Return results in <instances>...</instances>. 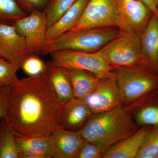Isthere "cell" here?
<instances>
[{
	"mask_svg": "<svg viewBox=\"0 0 158 158\" xmlns=\"http://www.w3.org/2000/svg\"><path fill=\"white\" fill-rule=\"evenodd\" d=\"M141 65L158 72V19L153 15L140 35Z\"/></svg>",
	"mask_w": 158,
	"mask_h": 158,
	"instance_id": "cell-12",
	"label": "cell"
},
{
	"mask_svg": "<svg viewBox=\"0 0 158 158\" xmlns=\"http://www.w3.org/2000/svg\"><path fill=\"white\" fill-rule=\"evenodd\" d=\"M96 52L116 68L141 65L140 35L121 31Z\"/></svg>",
	"mask_w": 158,
	"mask_h": 158,
	"instance_id": "cell-5",
	"label": "cell"
},
{
	"mask_svg": "<svg viewBox=\"0 0 158 158\" xmlns=\"http://www.w3.org/2000/svg\"><path fill=\"white\" fill-rule=\"evenodd\" d=\"M106 151L98 144L85 141L77 158H102Z\"/></svg>",
	"mask_w": 158,
	"mask_h": 158,
	"instance_id": "cell-27",
	"label": "cell"
},
{
	"mask_svg": "<svg viewBox=\"0 0 158 158\" xmlns=\"http://www.w3.org/2000/svg\"><path fill=\"white\" fill-rule=\"evenodd\" d=\"M136 158H158V126L149 131Z\"/></svg>",
	"mask_w": 158,
	"mask_h": 158,
	"instance_id": "cell-23",
	"label": "cell"
},
{
	"mask_svg": "<svg viewBox=\"0 0 158 158\" xmlns=\"http://www.w3.org/2000/svg\"><path fill=\"white\" fill-rule=\"evenodd\" d=\"M22 9L27 14L35 10L44 11L49 0H15Z\"/></svg>",
	"mask_w": 158,
	"mask_h": 158,
	"instance_id": "cell-28",
	"label": "cell"
},
{
	"mask_svg": "<svg viewBox=\"0 0 158 158\" xmlns=\"http://www.w3.org/2000/svg\"><path fill=\"white\" fill-rule=\"evenodd\" d=\"M77 0H49L44 10L48 28L55 23Z\"/></svg>",
	"mask_w": 158,
	"mask_h": 158,
	"instance_id": "cell-22",
	"label": "cell"
},
{
	"mask_svg": "<svg viewBox=\"0 0 158 158\" xmlns=\"http://www.w3.org/2000/svg\"><path fill=\"white\" fill-rule=\"evenodd\" d=\"M157 5L158 6V0H157Z\"/></svg>",
	"mask_w": 158,
	"mask_h": 158,
	"instance_id": "cell-32",
	"label": "cell"
},
{
	"mask_svg": "<svg viewBox=\"0 0 158 158\" xmlns=\"http://www.w3.org/2000/svg\"><path fill=\"white\" fill-rule=\"evenodd\" d=\"M113 73L126 103L158 90V75L144 65L117 67Z\"/></svg>",
	"mask_w": 158,
	"mask_h": 158,
	"instance_id": "cell-4",
	"label": "cell"
},
{
	"mask_svg": "<svg viewBox=\"0 0 158 158\" xmlns=\"http://www.w3.org/2000/svg\"><path fill=\"white\" fill-rule=\"evenodd\" d=\"M0 158H19L15 135L5 118H0Z\"/></svg>",
	"mask_w": 158,
	"mask_h": 158,
	"instance_id": "cell-20",
	"label": "cell"
},
{
	"mask_svg": "<svg viewBox=\"0 0 158 158\" xmlns=\"http://www.w3.org/2000/svg\"><path fill=\"white\" fill-rule=\"evenodd\" d=\"M24 37L13 26L0 24V58L16 64L21 68L23 62L31 55Z\"/></svg>",
	"mask_w": 158,
	"mask_h": 158,
	"instance_id": "cell-11",
	"label": "cell"
},
{
	"mask_svg": "<svg viewBox=\"0 0 158 158\" xmlns=\"http://www.w3.org/2000/svg\"><path fill=\"white\" fill-rule=\"evenodd\" d=\"M92 114L85 101L74 98L62 105L59 127L68 131H79Z\"/></svg>",
	"mask_w": 158,
	"mask_h": 158,
	"instance_id": "cell-15",
	"label": "cell"
},
{
	"mask_svg": "<svg viewBox=\"0 0 158 158\" xmlns=\"http://www.w3.org/2000/svg\"><path fill=\"white\" fill-rule=\"evenodd\" d=\"M85 101L93 114L120 107L125 103L114 75L101 79L96 88Z\"/></svg>",
	"mask_w": 158,
	"mask_h": 158,
	"instance_id": "cell-9",
	"label": "cell"
},
{
	"mask_svg": "<svg viewBox=\"0 0 158 158\" xmlns=\"http://www.w3.org/2000/svg\"><path fill=\"white\" fill-rule=\"evenodd\" d=\"M51 64L69 69H82L94 74L100 79L112 76L116 68L110 65L97 52L63 50L49 54Z\"/></svg>",
	"mask_w": 158,
	"mask_h": 158,
	"instance_id": "cell-6",
	"label": "cell"
},
{
	"mask_svg": "<svg viewBox=\"0 0 158 158\" xmlns=\"http://www.w3.org/2000/svg\"><path fill=\"white\" fill-rule=\"evenodd\" d=\"M43 74L60 104H65L74 98L72 85L66 69L55 66L49 62L46 64Z\"/></svg>",
	"mask_w": 158,
	"mask_h": 158,
	"instance_id": "cell-14",
	"label": "cell"
},
{
	"mask_svg": "<svg viewBox=\"0 0 158 158\" xmlns=\"http://www.w3.org/2000/svg\"><path fill=\"white\" fill-rule=\"evenodd\" d=\"M17 147L26 148L45 156L46 158H57L56 153L48 137L15 135Z\"/></svg>",
	"mask_w": 158,
	"mask_h": 158,
	"instance_id": "cell-19",
	"label": "cell"
},
{
	"mask_svg": "<svg viewBox=\"0 0 158 158\" xmlns=\"http://www.w3.org/2000/svg\"><path fill=\"white\" fill-rule=\"evenodd\" d=\"M27 15L15 0H0V24L13 26Z\"/></svg>",
	"mask_w": 158,
	"mask_h": 158,
	"instance_id": "cell-21",
	"label": "cell"
},
{
	"mask_svg": "<svg viewBox=\"0 0 158 158\" xmlns=\"http://www.w3.org/2000/svg\"><path fill=\"white\" fill-rule=\"evenodd\" d=\"M136 121L143 126H158V105H146L136 114Z\"/></svg>",
	"mask_w": 158,
	"mask_h": 158,
	"instance_id": "cell-25",
	"label": "cell"
},
{
	"mask_svg": "<svg viewBox=\"0 0 158 158\" xmlns=\"http://www.w3.org/2000/svg\"><path fill=\"white\" fill-rule=\"evenodd\" d=\"M18 65L0 58V86L11 87L18 81L17 72Z\"/></svg>",
	"mask_w": 158,
	"mask_h": 158,
	"instance_id": "cell-24",
	"label": "cell"
},
{
	"mask_svg": "<svg viewBox=\"0 0 158 158\" xmlns=\"http://www.w3.org/2000/svg\"><path fill=\"white\" fill-rule=\"evenodd\" d=\"M116 27H104L69 31L46 41L39 55H46L56 51L71 50L94 52L120 34Z\"/></svg>",
	"mask_w": 158,
	"mask_h": 158,
	"instance_id": "cell-3",
	"label": "cell"
},
{
	"mask_svg": "<svg viewBox=\"0 0 158 158\" xmlns=\"http://www.w3.org/2000/svg\"><path fill=\"white\" fill-rule=\"evenodd\" d=\"M144 4L158 19V6L157 0H138Z\"/></svg>",
	"mask_w": 158,
	"mask_h": 158,
	"instance_id": "cell-30",
	"label": "cell"
},
{
	"mask_svg": "<svg viewBox=\"0 0 158 158\" xmlns=\"http://www.w3.org/2000/svg\"><path fill=\"white\" fill-rule=\"evenodd\" d=\"M46 64L36 55H32L23 62L21 68L30 76H35L43 73Z\"/></svg>",
	"mask_w": 158,
	"mask_h": 158,
	"instance_id": "cell-26",
	"label": "cell"
},
{
	"mask_svg": "<svg viewBox=\"0 0 158 158\" xmlns=\"http://www.w3.org/2000/svg\"><path fill=\"white\" fill-rule=\"evenodd\" d=\"M89 0H77L64 14L48 28L46 41L59 37L70 31L81 18Z\"/></svg>",
	"mask_w": 158,
	"mask_h": 158,
	"instance_id": "cell-17",
	"label": "cell"
},
{
	"mask_svg": "<svg viewBox=\"0 0 158 158\" xmlns=\"http://www.w3.org/2000/svg\"><path fill=\"white\" fill-rule=\"evenodd\" d=\"M116 26L123 32L140 35L152 16V11L138 0H115Z\"/></svg>",
	"mask_w": 158,
	"mask_h": 158,
	"instance_id": "cell-7",
	"label": "cell"
},
{
	"mask_svg": "<svg viewBox=\"0 0 158 158\" xmlns=\"http://www.w3.org/2000/svg\"><path fill=\"white\" fill-rule=\"evenodd\" d=\"M62 105L43 74L10 87L5 119L15 135L49 137L60 126Z\"/></svg>",
	"mask_w": 158,
	"mask_h": 158,
	"instance_id": "cell-1",
	"label": "cell"
},
{
	"mask_svg": "<svg viewBox=\"0 0 158 158\" xmlns=\"http://www.w3.org/2000/svg\"><path fill=\"white\" fill-rule=\"evenodd\" d=\"M115 0H89L81 18L69 31L116 27Z\"/></svg>",
	"mask_w": 158,
	"mask_h": 158,
	"instance_id": "cell-8",
	"label": "cell"
},
{
	"mask_svg": "<svg viewBox=\"0 0 158 158\" xmlns=\"http://www.w3.org/2000/svg\"><path fill=\"white\" fill-rule=\"evenodd\" d=\"M70 78L74 98L85 101L98 85L100 79L94 74L82 69H66Z\"/></svg>",
	"mask_w": 158,
	"mask_h": 158,
	"instance_id": "cell-18",
	"label": "cell"
},
{
	"mask_svg": "<svg viewBox=\"0 0 158 158\" xmlns=\"http://www.w3.org/2000/svg\"><path fill=\"white\" fill-rule=\"evenodd\" d=\"M152 127L143 126L108 148L103 158H135Z\"/></svg>",
	"mask_w": 158,
	"mask_h": 158,
	"instance_id": "cell-16",
	"label": "cell"
},
{
	"mask_svg": "<svg viewBox=\"0 0 158 158\" xmlns=\"http://www.w3.org/2000/svg\"><path fill=\"white\" fill-rule=\"evenodd\" d=\"M3 87H2V86H0V91H1V90H2V88Z\"/></svg>",
	"mask_w": 158,
	"mask_h": 158,
	"instance_id": "cell-31",
	"label": "cell"
},
{
	"mask_svg": "<svg viewBox=\"0 0 158 158\" xmlns=\"http://www.w3.org/2000/svg\"><path fill=\"white\" fill-rule=\"evenodd\" d=\"M10 87H3L0 91V118H5L8 94Z\"/></svg>",
	"mask_w": 158,
	"mask_h": 158,
	"instance_id": "cell-29",
	"label": "cell"
},
{
	"mask_svg": "<svg viewBox=\"0 0 158 158\" xmlns=\"http://www.w3.org/2000/svg\"><path fill=\"white\" fill-rule=\"evenodd\" d=\"M137 130L129 111L122 106L91 115L79 131L85 141L106 150Z\"/></svg>",
	"mask_w": 158,
	"mask_h": 158,
	"instance_id": "cell-2",
	"label": "cell"
},
{
	"mask_svg": "<svg viewBox=\"0 0 158 158\" xmlns=\"http://www.w3.org/2000/svg\"><path fill=\"white\" fill-rule=\"evenodd\" d=\"M16 31L24 37L28 47L34 55H39L46 41L47 24L44 11L35 10L14 24Z\"/></svg>",
	"mask_w": 158,
	"mask_h": 158,
	"instance_id": "cell-10",
	"label": "cell"
},
{
	"mask_svg": "<svg viewBox=\"0 0 158 158\" xmlns=\"http://www.w3.org/2000/svg\"></svg>",
	"mask_w": 158,
	"mask_h": 158,
	"instance_id": "cell-33",
	"label": "cell"
},
{
	"mask_svg": "<svg viewBox=\"0 0 158 158\" xmlns=\"http://www.w3.org/2000/svg\"><path fill=\"white\" fill-rule=\"evenodd\" d=\"M48 137L57 158H77L85 141L80 131L60 127L54 131Z\"/></svg>",
	"mask_w": 158,
	"mask_h": 158,
	"instance_id": "cell-13",
	"label": "cell"
}]
</instances>
